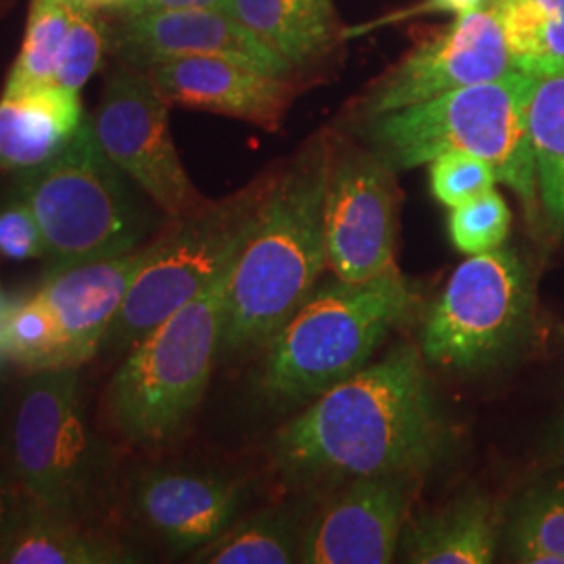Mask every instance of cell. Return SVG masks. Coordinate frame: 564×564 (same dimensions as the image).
I'll list each match as a JSON object with an SVG mask.
<instances>
[{
	"label": "cell",
	"instance_id": "cell-1",
	"mask_svg": "<svg viewBox=\"0 0 564 564\" xmlns=\"http://www.w3.org/2000/svg\"><path fill=\"white\" fill-rule=\"evenodd\" d=\"M452 440L421 347L400 343L281 426L268 452L289 484L310 485L424 475Z\"/></svg>",
	"mask_w": 564,
	"mask_h": 564
},
{
	"label": "cell",
	"instance_id": "cell-2",
	"mask_svg": "<svg viewBox=\"0 0 564 564\" xmlns=\"http://www.w3.org/2000/svg\"><path fill=\"white\" fill-rule=\"evenodd\" d=\"M330 149L333 141L321 137L276 172L260 223L230 272L220 354L265 347L328 270L324 195Z\"/></svg>",
	"mask_w": 564,
	"mask_h": 564
},
{
	"label": "cell",
	"instance_id": "cell-3",
	"mask_svg": "<svg viewBox=\"0 0 564 564\" xmlns=\"http://www.w3.org/2000/svg\"><path fill=\"white\" fill-rule=\"evenodd\" d=\"M531 90L533 78L512 69L498 80L372 118L366 121V137L395 172L419 167L447 151L481 158L523 203L529 224H538L542 205L529 134Z\"/></svg>",
	"mask_w": 564,
	"mask_h": 564
},
{
	"label": "cell",
	"instance_id": "cell-4",
	"mask_svg": "<svg viewBox=\"0 0 564 564\" xmlns=\"http://www.w3.org/2000/svg\"><path fill=\"white\" fill-rule=\"evenodd\" d=\"M402 272L316 286L265 345L263 395L281 403L316 400L368 366L384 339L421 307Z\"/></svg>",
	"mask_w": 564,
	"mask_h": 564
},
{
	"label": "cell",
	"instance_id": "cell-5",
	"mask_svg": "<svg viewBox=\"0 0 564 564\" xmlns=\"http://www.w3.org/2000/svg\"><path fill=\"white\" fill-rule=\"evenodd\" d=\"M232 265L128 349L105 398L107 421L123 442L162 447L193 421L223 351Z\"/></svg>",
	"mask_w": 564,
	"mask_h": 564
},
{
	"label": "cell",
	"instance_id": "cell-6",
	"mask_svg": "<svg viewBox=\"0 0 564 564\" xmlns=\"http://www.w3.org/2000/svg\"><path fill=\"white\" fill-rule=\"evenodd\" d=\"M0 458L36 508L76 521L101 512L109 456L86 414L80 368L25 375L13 391Z\"/></svg>",
	"mask_w": 564,
	"mask_h": 564
},
{
	"label": "cell",
	"instance_id": "cell-7",
	"mask_svg": "<svg viewBox=\"0 0 564 564\" xmlns=\"http://www.w3.org/2000/svg\"><path fill=\"white\" fill-rule=\"evenodd\" d=\"M128 181L102 153L90 120L53 162L20 174L18 195L41 224L46 272L141 247L149 216Z\"/></svg>",
	"mask_w": 564,
	"mask_h": 564
},
{
	"label": "cell",
	"instance_id": "cell-8",
	"mask_svg": "<svg viewBox=\"0 0 564 564\" xmlns=\"http://www.w3.org/2000/svg\"><path fill=\"white\" fill-rule=\"evenodd\" d=\"M276 172H268L239 193L167 218L147 241V258L102 347L130 349L147 333L202 295L237 262L260 223Z\"/></svg>",
	"mask_w": 564,
	"mask_h": 564
},
{
	"label": "cell",
	"instance_id": "cell-9",
	"mask_svg": "<svg viewBox=\"0 0 564 564\" xmlns=\"http://www.w3.org/2000/svg\"><path fill=\"white\" fill-rule=\"evenodd\" d=\"M533 323V284L514 249L468 256L424 314V362L484 372L514 358Z\"/></svg>",
	"mask_w": 564,
	"mask_h": 564
},
{
	"label": "cell",
	"instance_id": "cell-10",
	"mask_svg": "<svg viewBox=\"0 0 564 564\" xmlns=\"http://www.w3.org/2000/svg\"><path fill=\"white\" fill-rule=\"evenodd\" d=\"M90 121L102 153L167 218L191 214L207 203L176 151L170 130V102L144 69L126 63L113 67Z\"/></svg>",
	"mask_w": 564,
	"mask_h": 564
},
{
	"label": "cell",
	"instance_id": "cell-11",
	"mask_svg": "<svg viewBox=\"0 0 564 564\" xmlns=\"http://www.w3.org/2000/svg\"><path fill=\"white\" fill-rule=\"evenodd\" d=\"M400 188L395 170L372 149L333 142L324 195L326 268L362 282L398 272Z\"/></svg>",
	"mask_w": 564,
	"mask_h": 564
},
{
	"label": "cell",
	"instance_id": "cell-12",
	"mask_svg": "<svg viewBox=\"0 0 564 564\" xmlns=\"http://www.w3.org/2000/svg\"><path fill=\"white\" fill-rule=\"evenodd\" d=\"M508 72L512 65L502 28L481 4L458 15L375 82L358 102V118L372 120L464 86L498 80Z\"/></svg>",
	"mask_w": 564,
	"mask_h": 564
},
{
	"label": "cell",
	"instance_id": "cell-13",
	"mask_svg": "<svg viewBox=\"0 0 564 564\" xmlns=\"http://www.w3.org/2000/svg\"><path fill=\"white\" fill-rule=\"evenodd\" d=\"M423 475L351 479L303 531V564L393 563Z\"/></svg>",
	"mask_w": 564,
	"mask_h": 564
},
{
	"label": "cell",
	"instance_id": "cell-14",
	"mask_svg": "<svg viewBox=\"0 0 564 564\" xmlns=\"http://www.w3.org/2000/svg\"><path fill=\"white\" fill-rule=\"evenodd\" d=\"M109 23V53L147 69L174 57H224L263 74L286 78L293 69L268 51L228 11H176L116 15Z\"/></svg>",
	"mask_w": 564,
	"mask_h": 564
},
{
	"label": "cell",
	"instance_id": "cell-15",
	"mask_svg": "<svg viewBox=\"0 0 564 564\" xmlns=\"http://www.w3.org/2000/svg\"><path fill=\"white\" fill-rule=\"evenodd\" d=\"M247 489L239 479L186 470L147 468L132 487V510L176 554H193L241 517Z\"/></svg>",
	"mask_w": 564,
	"mask_h": 564
},
{
	"label": "cell",
	"instance_id": "cell-16",
	"mask_svg": "<svg viewBox=\"0 0 564 564\" xmlns=\"http://www.w3.org/2000/svg\"><path fill=\"white\" fill-rule=\"evenodd\" d=\"M163 99L279 130L293 101V84L224 57H174L144 69Z\"/></svg>",
	"mask_w": 564,
	"mask_h": 564
},
{
	"label": "cell",
	"instance_id": "cell-17",
	"mask_svg": "<svg viewBox=\"0 0 564 564\" xmlns=\"http://www.w3.org/2000/svg\"><path fill=\"white\" fill-rule=\"evenodd\" d=\"M144 258L147 242L121 256L46 272L36 295L59 326L63 366L80 368L99 354Z\"/></svg>",
	"mask_w": 564,
	"mask_h": 564
},
{
	"label": "cell",
	"instance_id": "cell-18",
	"mask_svg": "<svg viewBox=\"0 0 564 564\" xmlns=\"http://www.w3.org/2000/svg\"><path fill=\"white\" fill-rule=\"evenodd\" d=\"M80 95L57 84L0 97V170L32 172L53 162L84 123Z\"/></svg>",
	"mask_w": 564,
	"mask_h": 564
},
{
	"label": "cell",
	"instance_id": "cell-19",
	"mask_svg": "<svg viewBox=\"0 0 564 564\" xmlns=\"http://www.w3.org/2000/svg\"><path fill=\"white\" fill-rule=\"evenodd\" d=\"M500 540L498 510L479 491L408 519L398 556L412 564L494 563Z\"/></svg>",
	"mask_w": 564,
	"mask_h": 564
},
{
	"label": "cell",
	"instance_id": "cell-20",
	"mask_svg": "<svg viewBox=\"0 0 564 564\" xmlns=\"http://www.w3.org/2000/svg\"><path fill=\"white\" fill-rule=\"evenodd\" d=\"M228 13L291 69L337 39L330 0H230Z\"/></svg>",
	"mask_w": 564,
	"mask_h": 564
},
{
	"label": "cell",
	"instance_id": "cell-21",
	"mask_svg": "<svg viewBox=\"0 0 564 564\" xmlns=\"http://www.w3.org/2000/svg\"><path fill=\"white\" fill-rule=\"evenodd\" d=\"M137 561L134 552L118 538L36 506L18 533L0 545V564H128Z\"/></svg>",
	"mask_w": 564,
	"mask_h": 564
},
{
	"label": "cell",
	"instance_id": "cell-22",
	"mask_svg": "<svg viewBox=\"0 0 564 564\" xmlns=\"http://www.w3.org/2000/svg\"><path fill=\"white\" fill-rule=\"evenodd\" d=\"M505 34L510 65L540 78L564 69V0H485Z\"/></svg>",
	"mask_w": 564,
	"mask_h": 564
},
{
	"label": "cell",
	"instance_id": "cell-23",
	"mask_svg": "<svg viewBox=\"0 0 564 564\" xmlns=\"http://www.w3.org/2000/svg\"><path fill=\"white\" fill-rule=\"evenodd\" d=\"M529 134L547 226L564 235V69L533 78Z\"/></svg>",
	"mask_w": 564,
	"mask_h": 564
},
{
	"label": "cell",
	"instance_id": "cell-24",
	"mask_svg": "<svg viewBox=\"0 0 564 564\" xmlns=\"http://www.w3.org/2000/svg\"><path fill=\"white\" fill-rule=\"evenodd\" d=\"M302 535L291 512L268 508L247 517H239L218 540L193 552L191 563H297Z\"/></svg>",
	"mask_w": 564,
	"mask_h": 564
},
{
	"label": "cell",
	"instance_id": "cell-25",
	"mask_svg": "<svg viewBox=\"0 0 564 564\" xmlns=\"http://www.w3.org/2000/svg\"><path fill=\"white\" fill-rule=\"evenodd\" d=\"M67 28L69 0H32L20 55L2 93H21L55 84Z\"/></svg>",
	"mask_w": 564,
	"mask_h": 564
},
{
	"label": "cell",
	"instance_id": "cell-26",
	"mask_svg": "<svg viewBox=\"0 0 564 564\" xmlns=\"http://www.w3.org/2000/svg\"><path fill=\"white\" fill-rule=\"evenodd\" d=\"M508 545L519 563L564 564V481L524 496L512 512Z\"/></svg>",
	"mask_w": 564,
	"mask_h": 564
},
{
	"label": "cell",
	"instance_id": "cell-27",
	"mask_svg": "<svg viewBox=\"0 0 564 564\" xmlns=\"http://www.w3.org/2000/svg\"><path fill=\"white\" fill-rule=\"evenodd\" d=\"M2 354L25 372L63 368L59 326L36 293L25 302L11 305L4 314Z\"/></svg>",
	"mask_w": 564,
	"mask_h": 564
},
{
	"label": "cell",
	"instance_id": "cell-28",
	"mask_svg": "<svg viewBox=\"0 0 564 564\" xmlns=\"http://www.w3.org/2000/svg\"><path fill=\"white\" fill-rule=\"evenodd\" d=\"M109 51V23L99 18V9L69 0V28L61 48L55 84L78 93L101 67Z\"/></svg>",
	"mask_w": 564,
	"mask_h": 564
},
{
	"label": "cell",
	"instance_id": "cell-29",
	"mask_svg": "<svg viewBox=\"0 0 564 564\" xmlns=\"http://www.w3.org/2000/svg\"><path fill=\"white\" fill-rule=\"evenodd\" d=\"M512 214L505 197L491 188L470 202L456 205L447 216V235L456 251L481 256L500 249L510 235Z\"/></svg>",
	"mask_w": 564,
	"mask_h": 564
},
{
	"label": "cell",
	"instance_id": "cell-30",
	"mask_svg": "<svg viewBox=\"0 0 564 564\" xmlns=\"http://www.w3.org/2000/svg\"><path fill=\"white\" fill-rule=\"evenodd\" d=\"M496 170L464 151H447L429 162L431 195L449 209L496 188Z\"/></svg>",
	"mask_w": 564,
	"mask_h": 564
},
{
	"label": "cell",
	"instance_id": "cell-31",
	"mask_svg": "<svg viewBox=\"0 0 564 564\" xmlns=\"http://www.w3.org/2000/svg\"><path fill=\"white\" fill-rule=\"evenodd\" d=\"M46 256L42 228L32 207L21 199L0 207V258L28 262Z\"/></svg>",
	"mask_w": 564,
	"mask_h": 564
},
{
	"label": "cell",
	"instance_id": "cell-32",
	"mask_svg": "<svg viewBox=\"0 0 564 564\" xmlns=\"http://www.w3.org/2000/svg\"><path fill=\"white\" fill-rule=\"evenodd\" d=\"M32 508V500L0 458V545L18 533Z\"/></svg>",
	"mask_w": 564,
	"mask_h": 564
},
{
	"label": "cell",
	"instance_id": "cell-33",
	"mask_svg": "<svg viewBox=\"0 0 564 564\" xmlns=\"http://www.w3.org/2000/svg\"><path fill=\"white\" fill-rule=\"evenodd\" d=\"M230 0H123L116 15L176 13V11H228Z\"/></svg>",
	"mask_w": 564,
	"mask_h": 564
},
{
	"label": "cell",
	"instance_id": "cell-34",
	"mask_svg": "<svg viewBox=\"0 0 564 564\" xmlns=\"http://www.w3.org/2000/svg\"><path fill=\"white\" fill-rule=\"evenodd\" d=\"M485 0H423L421 4H414V7H408L403 11H398L384 20H379L377 23H366L360 25L356 30H349L347 34L351 36L354 32L360 34L366 32L370 28H377V25H383V23H391V21L410 20V18H419V15H426V13H454V15H464V13H470L475 9H479L484 4Z\"/></svg>",
	"mask_w": 564,
	"mask_h": 564
},
{
	"label": "cell",
	"instance_id": "cell-35",
	"mask_svg": "<svg viewBox=\"0 0 564 564\" xmlns=\"http://www.w3.org/2000/svg\"><path fill=\"white\" fill-rule=\"evenodd\" d=\"M13 391H15V389H9V381H7L4 372L0 370V449H2V440H4V431H7V421H9V410H11Z\"/></svg>",
	"mask_w": 564,
	"mask_h": 564
},
{
	"label": "cell",
	"instance_id": "cell-36",
	"mask_svg": "<svg viewBox=\"0 0 564 564\" xmlns=\"http://www.w3.org/2000/svg\"><path fill=\"white\" fill-rule=\"evenodd\" d=\"M552 452H554V456L564 458V416L556 424V431L552 435Z\"/></svg>",
	"mask_w": 564,
	"mask_h": 564
},
{
	"label": "cell",
	"instance_id": "cell-37",
	"mask_svg": "<svg viewBox=\"0 0 564 564\" xmlns=\"http://www.w3.org/2000/svg\"><path fill=\"white\" fill-rule=\"evenodd\" d=\"M82 2H86V4H90L95 9H109V11H113V9L120 7L123 0H82Z\"/></svg>",
	"mask_w": 564,
	"mask_h": 564
},
{
	"label": "cell",
	"instance_id": "cell-38",
	"mask_svg": "<svg viewBox=\"0 0 564 564\" xmlns=\"http://www.w3.org/2000/svg\"><path fill=\"white\" fill-rule=\"evenodd\" d=\"M9 302H7V295H4V291H2V284H0V318L9 312Z\"/></svg>",
	"mask_w": 564,
	"mask_h": 564
},
{
	"label": "cell",
	"instance_id": "cell-39",
	"mask_svg": "<svg viewBox=\"0 0 564 564\" xmlns=\"http://www.w3.org/2000/svg\"><path fill=\"white\" fill-rule=\"evenodd\" d=\"M2 318H0V358H4V354H2Z\"/></svg>",
	"mask_w": 564,
	"mask_h": 564
}]
</instances>
